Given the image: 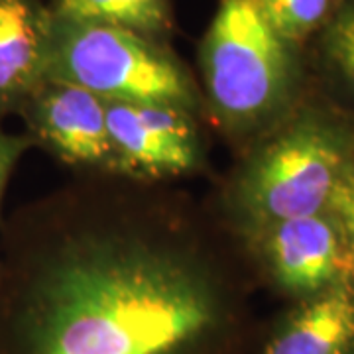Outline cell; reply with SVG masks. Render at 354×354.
I'll use <instances>...</instances> for the list:
<instances>
[{
	"label": "cell",
	"mask_w": 354,
	"mask_h": 354,
	"mask_svg": "<svg viewBox=\"0 0 354 354\" xmlns=\"http://www.w3.org/2000/svg\"><path fill=\"white\" fill-rule=\"evenodd\" d=\"M221 315L195 252L134 230H85L38 264L26 344L28 354H187Z\"/></svg>",
	"instance_id": "1"
},
{
	"label": "cell",
	"mask_w": 354,
	"mask_h": 354,
	"mask_svg": "<svg viewBox=\"0 0 354 354\" xmlns=\"http://www.w3.org/2000/svg\"><path fill=\"white\" fill-rule=\"evenodd\" d=\"M354 165V116L315 87L248 146L230 187L242 232L329 209Z\"/></svg>",
	"instance_id": "2"
},
{
	"label": "cell",
	"mask_w": 354,
	"mask_h": 354,
	"mask_svg": "<svg viewBox=\"0 0 354 354\" xmlns=\"http://www.w3.org/2000/svg\"><path fill=\"white\" fill-rule=\"evenodd\" d=\"M205 106L248 146L276 127L313 85L307 53L266 20L260 0H218L199 44Z\"/></svg>",
	"instance_id": "3"
},
{
	"label": "cell",
	"mask_w": 354,
	"mask_h": 354,
	"mask_svg": "<svg viewBox=\"0 0 354 354\" xmlns=\"http://www.w3.org/2000/svg\"><path fill=\"white\" fill-rule=\"evenodd\" d=\"M46 79L102 101L176 106L195 116L205 109L201 88L167 39L51 12Z\"/></svg>",
	"instance_id": "4"
},
{
	"label": "cell",
	"mask_w": 354,
	"mask_h": 354,
	"mask_svg": "<svg viewBox=\"0 0 354 354\" xmlns=\"http://www.w3.org/2000/svg\"><path fill=\"white\" fill-rule=\"evenodd\" d=\"M266 276L301 301L354 281V260L329 209L244 232Z\"/></svg>",
	"instance_id": "5"
},
{
	"label": "cell",
	"mask_w": 354,
	"mask_h": 354,
	"mask_svg": "<svg viewBox=\"0 0 354 354\" xmlns=\"http://www.w3.org/2000/svg\"><path fill=\"white\" fill-rule=\"evenodd\" d=\"M114 174L162 179L193 171L201 162L195 114L176 106L104 101Z\"/></svg>",
	"instance_id": "6"
},
{
	"label": "cell",
	"mask_w": 354,
	"mask_h": 354,
	"mask_svg": "<svg viewBox=\"0 0 354 354\" xmlns=\"http://www.w3.org/2000/svg\"><path fill=\"white\" fill-rule=\"evenodd\" d=\"M32 144L65 164L114 171L104 101L85 88L44 81L20 106Z\"/></svg>",
	"instance_id": "7"
},
{
	"label": "cell",
	"mask_w": 354,
	"mask_h": 354,
	"mask_svg": "<svg viewBox=\"0 0 354 354\" xmlns=\"http://www.w3.org/2000/svg\"><path fill=\"white\" fill-rule=\"evenodd\" d=\"M50 8L41 0H0V118L18 113L46 81Z\"/></svg>",
	"instance_id": "8"
},
{
	"label": "cell",
	"mask_w": 354,
	"mask_h": 354,
	"mask_svg": "<svg viewBox=\"0 0 354 354\" xmlns=\"http://www.w3.org/2000/svg\"><path fill=\"white\" fill-rule=\"evenodd\" d=\"M264 354H354V281L295 301Z\"/></svg>",
	"instance_id": "9"
},
{
	"label": "cell",
	"mask_w": 354,
	"mask_h": 354,
	"mask_svg": "<svg viewBox=\"0 0 354 354\" xmlns=\"http://www.w3.org/2000/svg\"><path fill=\"white\" fill-rule=\"evenodd\" d=\"M305 53L319 88L354 116V0H342Z\"/></svg>",
	"instance_id": "10"
},
{
	"label": "cell",
	"mask_w": 354,
	"mask_h": 354,
	"mask_svg": "<svg viewBox=\"0 0 354 354\" xmlns=\"http://www.w3.org/2000/svg\"><path fill=\"white\" fill-rule=\"evenodd\" d=\"M48 8L62 18L118 26L160 39L174 30L169 0H50Z\"/></svg>",
	"instance_id": "11"
},
{
	"label": "cell",
	"mask_w": 354,
	"mask_h": 354,
	"mask_svg": "<svg viewBox=\"0 0 354 354\" xmlns=\"http://www.w3.org/2000/svg\"><path fill=\"white\" fill-rule=\"evenodd\" d=\"M341 4L342 0H260L276 34L301 51H307Z\"/></svg>",
	"instance_id": "12"
},
{
	"label": "cell",
	"mask_w": 354,
	"mask_h": 354,
	"mask_svg": "<svg viewBox=\"0 0 354 354\" xmlns=\"http://www.w3.org/2000/svg\"><path fill=\"white\" fill-rule=\"evenodd\" d=\"M329 211L337 218L354 260V165L333 193Z\"/></svg>",
	"instance_id": "13"
},
{
	"label": "cell",
	"mask_w": 354,
	"mask_h": 354,
	"mask_svg": "<svg viewBox=\"0 0 354 354\" xmlns=\"http://www.w3.org/2000/svg\"><path fill=\"white\" fill-rule=\"evenodd\" d=\"M30 146H32L30 136L10 134L0 128V205H2V195L6 191L14 167Z\"/></svg>",
	"instance_id": "14"
}]
</instances>
